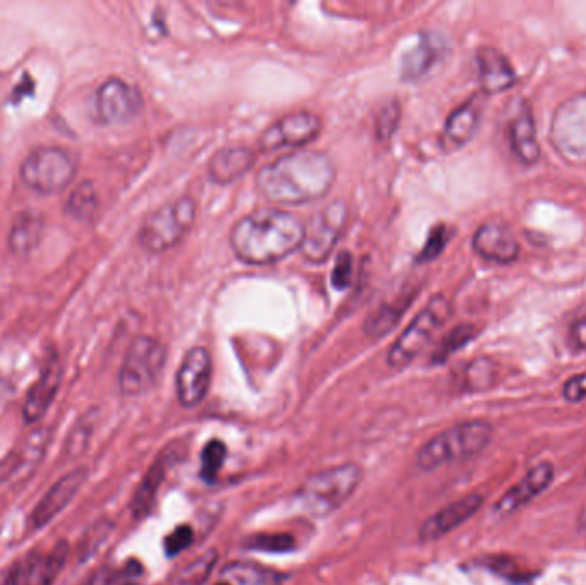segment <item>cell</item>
Returning <instances> with one entry per match:
<instances>
[{
    "label": "cell",
    "mask_w": 586,
    "mask_h": 585,
    "mask_svg": "<svg viewBox=\"0 0 586 585\" xmlns=\"http://www.w3.org/2000/svg\"><path fill=\"white\" fill-rule=\"evenodd\" d=\"M337 168L321 152H292L266 165L256 186L274 204H305L325 198L333 188Z\"/></svg>",
    "instance_id": "cell-1"
},
{
    "label": "cell",
    "mask_w": 586,
    "mask_h": 585,
    "mask_svg": "<svg viewBox=\"0 0 586 585\" xmlns=\"http://www.w3.org/2000/svg\"><path fill=\"white\" fill-rule=\"evenodd\" d=\"M305 223L290 211L262 208L235 223L231 246L247 265H273L301 249Z\"/></svg>",
    "instance_id": "cell-2"
},
{
    "label": "cell",
    "mask_w": 586,
    "mask_h": 585,
    "mask_svg": "<svg viewBox=\"0 0 586 585\" xmlns=\"http://www.w3.org/2000/svg\"><path fill=\"white\" fill-rule=\"evenodd\" d=\"M492 436L494 428L488 421L460 422L429 440L417 454V466L420 470L432 472L449 464L464 463L482 454Z\"/></svg>",
    "instance_id": "cell-3"
},
{
    "label": "cell",
    "mask_w": 586,
    "mask_h": 585,
    "mask_svg": "<svg viewBox=\"0 0 586 585\" xmlns=\"http://www.w3.org/2000/svg\"><path fill=\"white\" fill-rule=\"evenodd\" d=\"M361 481L362 470L356 464L329 467L305 479L297 502L307 514L326 517L349 502Z\"/></svg>",
    "instance_id": "cell-4"
},
{
    "label": "cell",
    "mask_w": 586,
    "mask_h": 585,
    "mask_svg": "<svg viewBox=\"0 0 586 585\" xmlns=\"http://www.w3.org/2000/svg\"><path fill=\"white\" fill-rule=\"evenodd\" d=\"M78 172V159L60 147L36 148L21 165V179L38 195H57L68 188Z\"/></svg>",
    "instance_id": "cell-5"
},
{
    "label": "cell",
    "mask_w": 586,
    "mask_h": 585,
    "mask_svg": "<svg viewBox=\"0 0 586 585\" xmlns=\"http://www.w3.org/2000/svg\"><path fill=\"white\" fill-rule=\"evenodd\" d=\"M167 363V347L153 337L132 340L120 367L119 387L126 397H139L155 387Z\"/></svg>",
    "instance_id": "cell-6"
},
{
    "label": "cell",
    "mask_w": 586,
    "mask_h": 585,
    "mask_svg": "<svg viewBox=\"0 0 586 585\" xmlns=\"http://www.w3.org/2000/svg\"><path fill=\"white\" fill-rule=\"evenodd\" d=\"M195 222V199L184 196L148 217L139 232V243L146 251L156 253V255L168 251L178 243H183Z\"/></svg>",
    "instance_id": "cell-7"
},
{
    "label": "cell",
    "mask_w": 586,
    "mask_h": 585,
    "mask_svg": "<svg viewBox=\"0 0 586 585\" xmlns=\"http://www.w3.org/2000/svg\"><path fill=\"white\" fill-rule=\"evenodd\" d=\"M449 316H452V304L448 299L444 295H434L391 347L388 354L389 366L395 370L409 366L413 359L419 358L427 349L432 337L444 323L448 321Z\"/></svg>",
    "instance_id": "cell-8"
},
{
    "label": "cell",
    "mask_w": 586,
    "mask_h": 585,
    "mask_svg": "<svg viewBox=\"0 0 586 585\" xmlns=\"http://www.w3.org/2000/svg\"><path fill=\"white\" fill-rule=\"evenodd\" d=\"M549 140L567 164L586 167V93L571 96L555 108Z\"/></svg>",
    "instance_id": "cell-9"
},
{
    "label": "cell",
    "mask_w": 586,
    "mask_h": 585,
    "mask_svg": "<svg viewBox=\"0 0 586 585\" xmlns=\"http://www.w3.org/2000/svg\"><path fill=\"white\" fill-rule=\"evenodd\" d=\"M349 210L343 201H335L316 211L305 225L304 241L298 251L309 264H325L347 227Z\"/></svg>",
    "instance_id": "cell-10"
},
{
    "label": "cell",
    "mask_w": 586,
    "mask_h": 585,
    "mask_svg": "<svg viewBox=\"0 0 586 585\" xmlns=\"http://www.w3.org/2000/svg\"><path fill=\"white\" fill-rule=\"evenodd\" d=\"M96 117L107 126L132 122L143 110V96L139 90L119 78L105 81L96 92Z\"/></svg>",
    "instance_id": "cell-11"
},
{
    "label": "cell",
    "mask_w": 586,
    "mask_h": 585,
    "mask_svg": "<svg viewBox=\"0 0 586 585\" xmlns=\"http://www.w3.org/2000/svg\"><path fill=\"white\" fill-rule=\"evenodd\" d=\"M323 131V122L314 112H293L282 117L262 132L259 138L261 152H277L285 148H301L316 140Z\"/></svg>",
    "instance_id": "cell-12"
},
{
    "label": "cell",
    "mask_w": 586,
    "mask_h": 585,
    "mask_svg": "<svg viewBox=\"0 0 586 585\" xmlns=\"http://www.w3.org/2000/svg\"><path fill=\"white\" fill-rule=\"evenodd\" d=\"M69 546L60 541L48 551H35L14 563L5 585H54L68 562Z\"/></svg>",
    "instance_id": "cell-13"
},
{
    "label": "cell",
    "mask_w": 586,
    "mask_h": 585,
    "mask_svg": "<svg viewBox=\"0 0 586 585\" xmlns=\"http://www.w3.org/2000/svg\"><path fill=\"white\" fill-rule=\"evenodd\" d=\"M211 383V355L204 347H192L177 371V398L192 409L207 398Z\"/></svg>",
    "instance_id": "cell-14"
},
{
    "label": "cell",
    "mask_w": 586,
    "mask_h": 585,
    "mask_svg": "<svg viewBox=\"0 0 586 585\" xmlns=\"http://www.w3.org/2000/svg\"><path fill=\"white\" fill-rule=\"evenodd\" d=\"M448 54V42L441 33L422 32L417 44L401 57L400 80L413 83L431 74Z\"/></svg>",
    "instance_id": "cell-15"
},
{
    "label": "cell",
    "mask_w": 586,
    "mask_h": 585,
    "mask_svg": "<svg viewBox=\"0 0 586 585\" xmlns=\"http://www.w3.org/2000/svg\"><path fill=\"white\" fill-rule=\"evenodd\" d=\"M84 481H86V469H83V467L71 470L68 475L62 476L44 494L40 502L36 503L32 512V517H30V529L40 530L47 524H50L74 500L75 494L80 493Z\"/></svg>",
    "instance_id": "cell-16"
},
{
    "label": "cell",
    "mask_w": 586,
    "mask_h": 585,
    "mask_svg": "<svg viewBox=\"0 0 586 585\" xmlns=\"http://www.w3.org/2000/svg\"><path fill=\"white\" fill-rule=\"evenodd\" d=\"M473 251L495 265H512L519 258L515 232L503 222H488L473 235Z\"/></svg>",
    "instance_id": "cell-17"
},
{
    "label": "cell",
    "mask_w": 586,
    "mask_h": 585,
    "mask_svg": "<svg viewBox=\"0 0 586 585\" xmlns=\"http://www.w3.org/2000/svg\"><path fill=\"white\" fill-rule=\"evenodd\" d=\"M482 505L483 496L479 493L467 494L449 503L425 520L420 529V541L434 542L448 536L453 530L464 526L465 522L470 520L482 508Z\"/></svg>",
    "instance_id": "cell-18"
},
{
    "label": "cell",
    "mask_w": 586,
    "mask_h": 585,
    "mask_svg": "<svg viewBox=\"0 0 586 585\" xmlns=\"http://www.w3.org/2000/svg\"><path fill=\"white\" fill-rule=\"evenodd\" d=\"M48 430L33 431L28 438L17 445L0 464V487L9 482H17L30 476L35 467L42 463L47 451Z\"/></svg>",
    "instance_id": "cell-19"
},
{
    "label": "cell",
    "mask_w": 586,
    "mask_h": 585,
    "mask_svg": "<svg viewBox=\"0 0 586 585\" xmlns=\"http://www.w3.org/2000/svg\"><path fill=\"white\" fill-rule=\"evenodd\" d=\"M60 382H62V364L56 354L50 355L40 376L33 383L30 388L26 400L23 406V418L28 424L40 422L47 414L48 409L52 406L54 398L59 391Z\"/></svg>",
    "instance_id": "cell-20"
},
{
    "label": "cell",
    "mask_w": 586,
    "mask_h": 585,
    "mask_svg": "<svg viewBox=\"0 0 586 585\" xmlns=\"http://www.w3.org/2000/svg\"><path fill=\"white\" fill-rule=\"evenodd\" d=\"M476 60L482 95H500L518 83L515 68L497 48L480 47Z\"/></svg>",
    "instance_id": "cell-21"
},
{
    "label": "cell",
    "mask_w": 586,
    "mask_h": 585,
    "mask_svg": "<svg viewBox=\"0 0 586 585\" xmlns=\"http://www.w3.org/2000/svg\"><path fill=\"white\" fill-rule=\"evenodd\" d=\"M507 140L512 148L513 155L519 164L531 167L540 160V143L537 138V124H535L534 112L527 102L519 104L515 116L509 120L507 128Z\"/></svg>",
    "instance_id": "cell-22"
},
{
    "label": "cell",
    "mask_w": 586,
    "mask_h": 585,
    "mask_svg": "<svg viewBox=\"0 0 586 585\" xmlns=\"http://www.w3.org/2000/svg\"><path fill=\"white\" fill-rule=\"evenodd\" d=\"M554 481V466L551 463H540L528 470L521 481L516 482L512 490L501 498L495 512L500 515H509L542 494Z\"/></svg>",
    "instance_id": "cell-23"
},
{
    "label": "cell",
    "mask_w": 586,
    "mask_h": 585,
    "mask_svg": "<svg viewBox=\"0 0 586 585\" xmlns=\"http://www.w3.org/2000/svg\"><path fill=\"white\" fill-rule=\"evenodd\" d=\"M175 463H178L177 448H175V445H168L155 458V463L151 464L146 476H144L143 481L139 484L138 491H136L134 498H132V517L143 518L150 514L151 508L155 505L160 488L163 487V482L167 479L168 470L174 467Z\"/></svg>",
    "instance_id": "cell-24"
},
{
    "label": "cell",
    "mask_w": 586,
    "mask_h": 585,
    "mask_svg": "<svg viewBox=\"0 0 586 585\" xmlns=\"http://www.w3.org/2000/svg\"><path fill=\"white\" fill-rule=\"evenodd\" d=\"M482 108V95H476L449 114L443 132V147L448 152L460 150L473 140V136L479 131Z\"/></svg>",
    "instance_id": "cell-25"
},
{
    "label": "cell",
    "mask_w": 586,
    "mask_h": 585,
    "mask_svg": "<svg viewBox=\"0 0 586 585\" xmlns=\"http://www.w3.org/2000/svg\"><path fill=\"white\" fill-rule=\"evenodd\" d=\"M256 164V153L246 147L223 148L210 162V177L216 184H231L246 176Z\"/></svg>",
    "instance_id": "cell-26"
},
{
    "label": "cell",
    "mask_w": 586,
    "mask_h": 585,
    "mask_svg": "<svg viewBox=\"0 0 586 585\" xmlns=\"http://www.w3.org/2000/svg\"><path fill=\"white\" fill-rule=\"evenodd\" d=\"M45 220L42 213L35 210H26L17 213L12 222L9 234V247L17 256H26L35 251L44 235Z\"/></svg>",
    "instance_id": "cell-27"
},
{
    "label": "cell",
    "mask_w": 586,
    "mask_h": 585,
    "mask_svg": "<svg viewBox=\"0 0 586 585\" xmlns=\"http://www.w3.org/2000/svg\"><path fill=\"white\" fill-rule=\"evenodd\" d=\"M412 303V297H405L397 301V303L385 304L380 306L379 311H376L371 318L365 321V334L373 339H379L383 335L388 334L389 330L397 327V323L400 321L401 315H403L407 307Z\"/></svg>",
    "instance_id": "cell-28"
},
{
    "label": "cell",
    "mask_w": 586,
    "mask_h": 585,
    "mask_svg": "<svg viewBox=\"0 0 586 585\" xmlns=\"http://www.w3.org/2000/svg\"><path fill=\"white\" fill-rule=\"evenodd\" d=\"M495 376H497V366L494 361L489 358H477L468 363L461 376V388L465 391H485L494 385Z\"/></svg>",
    "instance_id": "cell-29"
},
{
    "label": "cell",
    "mask_w": 586,
    "mask_h": 585,
    "mask_svg": "<svg viewBox=\"0 0 586 585\" xmlns=\"http://www.w3.org/2000/svg\"><path fill=\"white\" fill-rule=\"evenodd\" d=\"M96 210H98V196H96L93 184L86 180L71 192L66 211L72 219L87 222L95 217Z\"/></svg>",
    "instance_id": "cell-30"
},
{
    "label": "cell",
    "mask_w": 586,
    "mask_h": 585,
    "mask_svg": "<svg viewBox=\"0 0 586 585\" xmlns=\"http://www.w3.org/2000/svg\"><path fill=\"white\" fill-rule=\"evenodd\" d=\"M223 575L241 585H271L278 581L274 572L253 563H232L226 566Z\"/></svg>",
    "instance_id": "cell-31"
},
{
    "label": "cell",
    "mask_w": 586,
    "mask_h": 585,
    "mask_svg": "<svg viewBox=\"0 0 586 585\" xmlns=\"http://www.w3.org/2000/svg\"><path fill=\"white\" fill-rule=\"evenodd\" d=\"M216 553L210 551V553L202 554L201 558L190 562L189 565L184 566L180 572H177L174 578H172L171 585H202L210 577L213 572L214 565H216Z\"/></svg>",
    "instance_id": "cell-32"
},
{
    "label": "cell",
    "mask_w": 586,
    "mask_h": 585,
    "mask_svg": "<svg viewBox=\"0 0 586 585\" xmlns=\"http://www.w3.org/2000/svg\"><path fill=\"white\" fill-rule=\"evenodd\" d=\"M477 334H479V330H477V327H473V325H460V327H456L455 330L443 340V343L437 347L436 354H434V363H444V361H448L455 352L460 351L465 346H468V342L476 339Z\"/></svg>",
    "instance_id": "cell-33"
},
{
    "label": "cell",
    "mask_w": 586,
    "mask_h": 585,
    "mask_svg": "<svg viewBox=\"0 0 586 585\" xmlns=\"http://www.w3.org/2000/svg\"><path fill=\"white\" fill-rule=\"evenodd\" d=\"M449 239H452V232H449L448 225L437 223L436 227L432 229L431 234H429L422 251L417 256V264H431L434 259L440 258L448 246Z\"/></svg>",
    "instance_id": "cell-34"
},
{
    "label": "cell",
    "mask_w": 586,
    "mask_h": 585,
    "mask_svg": "<svg viewBox=\"0 0 586 585\" xmlns=\"http://www.w3.org/2000/svg\"><path fill=\"white\" fill-rule=\"evenodd\" d=\"M226 446L220 440H213L204 446L201 454V475L207 481H213L219 476L225 463Z\"/></svg>",
    "instance_id": "cell-35"
},
{
    "label": "cell",
    "mask_w": 586,
    "mask_h": 585,
    "mask_svg": "<svg viewBox=\"0 0 586 585\" xmlns=\"http://www.w3.org/2000/svg\"><path fill=\"white\" fill-rule=\"evenodd\" d=\"M247 548L268 553H285L292 550L293 538L289 534H258L247 541Z\"/></svg>",
    "instance_id": "cell-36"
},
{
    "label": "cell",
    "mask_w": 586,
    "mask_h": 585,
    "mask_svg": "<svg viewBox=\"0 0 586 585\" xmlns=\"http://www.w3.org/2000/svg\"><path fill=\"white\" fill-rule=\"evenodd\" d=\"M400 105L391 100L385 107L380 108L379 116L376 119V136L379 141L391 140L392 132L397 131L400 122Z\"/></svg>",
    "instance_id": "cell-37"
},
{
    "label": "cell",
    "mask_w": 586,
    "mask_h": 585,
    "mask_svg": "<svg viewBox=\"0 0 586 585\" xmlns=\"http://www.w3.org/2000/svg\"><path fill=\"white\" fill-rule=\"evenodd\" d=\"M353 276V258L349 251H341L337 256V264H335L333 276H331V283L337 291H345L352 283Z\"/></svg>",
    "instance_id": "cell-38"
},
{
    "label": "cell",
    "mask_w": 586,
    "mask_h": 585,
    "mask_svg": "<svg viewBox=\"0 0 586 585\" xmlns=\"http://www.w3.org/2000/svg\"><path fill=\"white\" fill-rule=\"evenodd\" d=\"M192 539H195V533L189 526H178L165 541V551H167L168 557H175V554L189 548Z\"/></svg>",
    "instance_id": "cell-39"
},
{
    "label": "cell",
    "mask_w": 586,
    "mask_h": 585,
    "mask_svg": "<svg viewBox=\"0 0 586 585\" xmlns=\"http://www.w3.org/2000/svg\"><path fill=\"white\" fill-rule=\"evenodd\" d=\"M563 395L567 402H582L586 398V371L579 375L571 376L564 383Z\"/></svg>",
    "instance_id": "cell-40"
},
{
    "label": "cell",
    "mask_w": 586,
    "mask_h": 585,
    "mask_svg": "<svg viewBox=\"0 0 586 585\" xmlns=\"http://www.w3.org/2000/svg\"><path fill=\"white\" fill-rule=\"evenodd\" d=\"M570 343L576 352H586V315L579 316L571 325Z\"/></svg>",
    "instance_id": "cell-41"
},
{
    "label": "cell",
    "mask_w": 586,
    "mask_h": 585,
    "mask_svg": "<svg viewBox=\"0 0 586 585\" xmlns=\"http://www.w3.org/2000/svg\"><path fill=\"white\" fill-rule=\"evenodd\" d=\"M116 582V574L110 569H99L98 572L87 578L83 585H114Z\"/></svg>",
    "instance_id": "cell-42"
},
{
    "label": "cell",
    "mask_w": 586,
    "mask_h": 585,
    "mask_svg": "<svg viewBox=\"0 0 586 585\" xmlns=\"http://www.w3.org/2000/svg\"><path fill=\"white\" fill-rule=\"evenodd\" d=\"M578 526L579 529L585 530L586 533V505L583 506L582 514H579Z\"/></svg>",
    "instance_id": "cell-43"
},
{
    "label": "cell",
    "mask_w": 586,
    "mask_h": 585,
    "mask_svg": "<svg viewBox=\"0 0 586 585\" xmlns=\"http://www.w3.org/2000/svg\"><path fill=\"white\" fill-rule=\"evenodd\" d=\"M216 585H231V584H226V582H220V584H216Z\"/></svg>",
    "instance_id": "cell-44"
},
{
    "label": "cell",
    "mask_w": 586,
    "mask_h": 585,
    "mask_svg": "<svg viewBox=\"0 0 586 585\" xmlns=\"http://www.w3.org/2000/svg\"><path fill=\"white\" fill-rule=\"evenodd\" d=\"M127 585H138V584H127Z\"/></svg>",
    "instance_id": "cell-45"
}]
</instances>
